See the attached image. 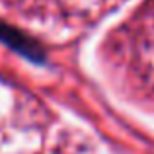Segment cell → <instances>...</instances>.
<instances>
[{"instance_id": "6da1fadb", "label": "cell", "mask_w": 154, "mask_h": 154, "mask_svg": "<svg viewBox=\"0 0 154 154\" xmlns=\"http://www.w3.org/2000/svg\"><path fill=\"white\" fill-rule=\"evenodd\" d=\"M0 39H2L4 43H8L12 49H16L18 53L29 57V59H41L43 57L41 49H39L37 45H33L31 39L23 37L22 31L14 29V27H8V26H4V23H0Z\"/></svg>"}]
</instances>
